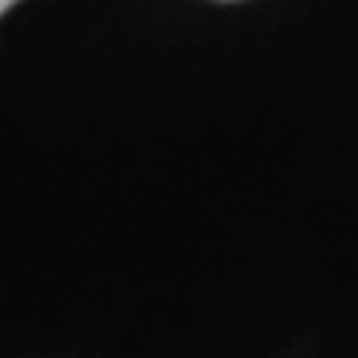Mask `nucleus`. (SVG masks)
Returning a JSON list of instances; mask_svg holds the SVG:
<instances>
[{
  "label": "nucleus",
  "mask_w": 358,
  "mask_h": 358,
  "mask_svg": "<svg viewBox=\"0 0 358 358\" xmlns=\"http://www.w3.org/2000/svg\"><path fill=\"white\" fill-rule=\"evenodd\" d=\"M13 3H18V0H0V15H3V13H6V9H9V6H13Z\"/></svg>",
  "instance_id": "obj_1"
}]
</instances>
